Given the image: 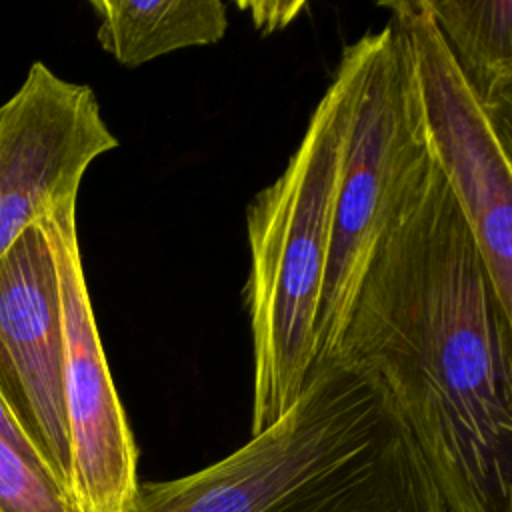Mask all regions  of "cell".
Masks as SVG:
<instances>
[{
    "label": "cell",
    "instance_id": "obj_9",
    "mask_svg": "<svg viewBox=\"0 0 512 512\" xmlns=\"http://www.w3.org/2000/svg\"><path fill=\"white\" fill-rule=\"evenodd\" d=\"M424 2L464 80L512 146V2Z\"/></svg>",
    "mask_w": 512,
    "mask_h": 512
},
{
    "label": "cell",
    "instance_id": "obj_6",
    "mask_svg": "<svg viewBox=\"0 0 512 512\" xmlns=\"http://www.w3.org/2000/svg\"><path fill=\"white\" fill-rule=\"evenodd\" d=\"M58 276L62 386L68 428L66 494L76 512H128L140 480L138 450L100 342L76 228V200L40 220Z\"/></svg>",
    "mask_w": 512,
    "mask_h": 512
},
{
    "label": "cell",
    "instance_id": "obj_7",
    "mask_svg": "<svg viewBox=\"0 0 512 512\" xmlns=\"http://www.w3.org/2000/svg\"><path fill=\"white\" fill-rule=\"evenodd\" d=\"M116 146L94 90L34 62L0 104V258L24 230L76 200L88 166Z\"/></svg>",
    "mask_w": 512,
    "mask_h": 512
},
{
    "label": "cell",
    "instance_id": "obj_10",
    "mask_svg": "<svg viewBox=\"0 0 512 512\" xmlns=\"http://www.w3.org/2000/svg\"><path fill=\"white\" fill-rule=\"evenodd\" d=\"M98 42L128 68L174 50L218 42L228 28L226 4L218 0H92Z\"/></svg>",
    "mask_w": 512,
    "mask_h": 512
},
{
    "label": "cell",
    "instance_id": "obj_2",
    "mask_svg": "<svg viewBox=\"0 0 512 512\" xmlns=\"http://www.w3.org/2000/svg\"><path fill=\"white\" fill-rule=\"evenodd\" d=\"M128 512H446L378 384L312 368L270 426L192 474L146 482Z\"/></svg>",
    "mask_w": 512,
    "mask_h": 512
},
{
    "label": "cell",
    "instance_id": "obj_5",
    "mask_svg": "<svg viewBox=\"0 0 512 512\" xmlns=\"http://www.w3.org/2000/svg\"><path fill=\"white\" fill-rule=\"evenodd\" d=\"M380 6L390 10L426 152L470 226L502 310L512 316V146L458 70L426 2Z\"/></svg>",
    "mask_w": 512,
    "mask_h": 512
},
{
    "label": "cell",
    "instance_id": "obj_4",
    "mask_svg": "<svg viewBox=\"0 0 512 512\" xmlns=\"http://www.w3.org/2000/svg\"><path fill=\"white\" fill-rule=\"evenodd\" d=\"M364 38L366 64L334 198L312 368L334 354L372 254L430 162L390 24Z\"/></svg>",
    "mask_w": 512,
    "mask_h": 512
},
{
    "label": "cell",
    "instance_id": "obj_8",
    "mask_svg": "<svg viewBox=\"0 0 512 512\" xmlns=\"http://www.w3.org/2000/svg\"><path fill=\"white\" fill-rule=\"evenodd\" d=\"M62 366L58 276L38 222L0 258V396L66 492L70 452Z\"/></svg>",
    "mask_w": 512,
    "mask_h": 512
},
{
    "label": "cell",
    "instance_id": "obj_13",
    "mask_svg": "<svg viewBox=\"0 0 512 512\" xmlns=\"http://www.w3.org/2000/svg\"><path fill=\"white\" fill-rule=\"evenodd\" d=\"M252 14V22L264 34L288 26L298 12L306 8V2H248L242 4Z\"/></svg>",
    "mask_w": 512,
    "mask_h": 512
},
{
    "label": "cell",
    "instance_id": "obj_3",
    "mask_svg": "<svg viewBox=\"0 0 512 512\" xmlns=\"http://www.w3.org/2000/svg\"><path fill=\"white\" fill-rule=\"evenodd\" d=\"M366 64L364 34L338 68L282 174L246 210L250 270L244 308L252 336L250 434L300 396L316 360L334 198Z\"/></svg>",
    "mask_w": 512,
    "mask_h": 512
},
{
    "label": "cell",
    "instance_id": "obj_1",
    "mask_svg": "<svg viewBox=\"0 0 512 512\" xmlns=\"http://www.w3.org/2000/svg\"><path fill=\"white\" fill-rule=\"evenodd\" d=\"M328 364L378 384L446 512H512V316L432 160L376 246Z\"/></svg>",
    "mask_w": 512,
    "mask_h": 512
},
{
    "label": "cell",
    "instance_id": "obj_11",
    "mask_svg": "<svg viewBox=\"0 0 512 512\" xmlns=\"http://www.w3.org/2000/svg\"><path fill=\"white\" fill-rule=\"evenodd\" d=\"M0 512H76L58 482L0 440Z\"/></svg>",
    "mask_w": 512,
    "mask_h": 512
},
{
    "label": "cell",
    "instance_id": "obj_12",
    "mask_svg": "<svg viewBox=\"0 0 512 512\" xmlns=\"http://www.w3.org/2000/svg\"><path fill=\"white\" fill-rule=\"evenodd\" d=\"M0 440L6 442L16 454H20L30 466H34L38 472H42L44 476L52 478L54 482H58L56 474L52 472L50 464L46 462V458L42 456V452L36 448V444L28 438V434L22 430V426L16 422V418L12 416L10 408L6 406V402L0 396ZM60 484V482H58ZM64 490V488H62Z\"/></svg>",
    "mask_w": 512,
    "mask_h": 512
}]
</instances>
